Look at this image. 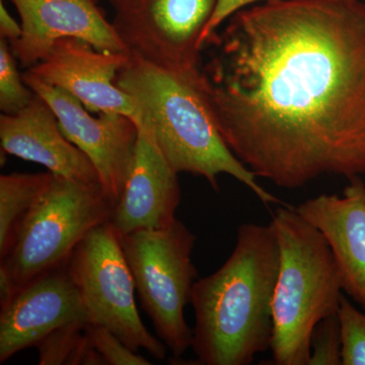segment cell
<instances>
[{
	"mask_svg": "<svg viewBox=\"0 0 365 365\" xmlns=\"http://www.w3.org/2000/svg\"><path fill=\"white\" fill-rule=\"evenodd\" d=\"M21 19V36L11 45L21 66L44 60L58 41H85L101 51L128 53L98 0H9Z\"/></svg>",
	"mask_w": 365,
	"mask_h": 365,
	"instance_id": "cell-12",
	"label": "cell"
},
{
	"mask_svg": "<svg viewBox=\"0 0 365 365\" xmlns=\"http://www.w3.org/2000/svg\"><path fill=\"white\" fill-rule=\"evenodd\" d=\"M52 173L0 176V259L13 246L21 223L51 184Z\"/></svg>",
	"mask_w": 365,
	"mask_h": 365,
	"instance_id": "cell-16",
	"label": "cell"
},
{
	"mask_svg": "<svg viewBox=\"0 0 365 365\" xmlns=\"http://www.w3.org/2000/svg\"><path fill=\"white\" fill-rule=\"evenodd\" d=\"M279 260L271 225L247 222L222 267L196 281L190 304L197 364L249 365L270 349Z\"/></svg>",
	"mask_w": 365,
	"mask_h": 365,
	"instance_id": "cell-2",
	"label": "cell"
},
{
	"mask_svg": "<svg viewBox=\"0 0 365 365\" xmlns=\"http://www.w3.org/2000/svg\"><path fill=\"white\" fill-rule=\"evenodd\" d=\"M309 365H342V334L338 313L322 319L314 326Z\"/></svg>",
	"mask_w": 365,
	"mask_h": 365,
	"instance_id": "cell-20",
	"label": "cell"
},
{
	"mask_svg": "<svg viewBox=\"0 0 365 365\" xmlns=\"http://www.w3.org/2000/svg\"><path fill=\"white\" fill-rule=\"evenodd\" d=\"M26 85L50 106L64 135L88 158L97 170L101 186L112 205L116 206L138 139V125L131 118L117 113L90 111L71 93L23 74Z\"/></svg>",
	"mask_w": 365,
	"mask_h": 365,
	"instance_id": "cell-9",
	"label": "cell"
},
{
	"mask_svg": "<svg viewBox=\"0 0 365 365\" xmlns=\"http://www.w3.org/2000/svg\"><path fill=\"white\" fill-rule=\"evenodd\" d=\"M16 60L9 43L0 39V110L6 115L25 109L35 97L19 72Z\"/></svg>",
	"mask_w": 365,
	"mask_h": 365,
	"instance_id": "cell-18",
	"label": "cell"
},
{
	"mask_svg": "<svg viewBox=\"0 0 365 365\" xmlns=\"http://www.w3.org/2000/svg\"><path fill=\"white\" fill-rule=\"evenodd\" d=\"M138 129L123 192L109 220L119 237L168 227L177 220L181 202L178 173L163 157L150 132L143 126Z\"/></svg>",
	"mask_w": 365,
	"mask_h": 365,
	"instance_id": "cell-13",
	"label": "cell"
},
{
	"mask_svg": "<svg viewBox=\"0 0 365 365\" xmlns=\"http://www.w3.org/2000/svg\"><path fill=\"white\" fill-rule=\"evenodd\" d=\"M120 242L144 312L173 357L181 359L193 341L185 309L198 280L192 261L196 235L175 220L168 227L122 235Z\"/></svg>",
	"mask_w": 365,
	"mask_h": 365,
	"instance_id": "cell-6",
	"label": "cell"
},
{
	"mask_svg": "<svg viewBox=\"0 0 365 365\" xmlns=\"http://www.w3.org/2000/svg\"><path fill=\"white\" fill-rule=\"evenodd\" d=\"M73 323H90V317L66 263L31 281L1 307L0 364Z\"/></svg>",
	"mask_w": 365,
	"mask_h": 365,
	"instance_id": "cell-11",
	"label": "cell"
},
{
	"mask_svg": "<svg viewBox=\"0 0 365 365\" xmlns=\"http://www.w3.org/2000/svg\"><path fill=\"white\" fill-rule=\"evenodd\" d=\"M338 318L342 334V365H365V313L343 295Z\"/></svg>",
	"mask_w": 365,
	"mask_h": 365,
	"instance_id": "cell-19",
	"label": "cell"
},
{
	"mask_svg": "<svg viewBox=\"0 0 365 365\" xmlns=\"http://www.w3.org/2000/svg\"><path fill=\"white\" fill-rule=\"evenodd\" d=\"M112 25L131 56L200 76L201 37L217 0H109Z\"/></svg>",
	"mask_w": 365,
	"mask_h": 365,
	"instance_id": "cell-8",
	"label": "cell"
},
{
	"mask_svg": "<svg viewBox=\"0 0 365 365\" xmlns=\"http://www.w3.org/2000/svg\"><path fill=\"white\" fill-rule=\"evenodd\" d=\"M332 250L343 292L365 309V184L349 179L342 196L322 195L295 207Z\"/></svg>",
	"mask_w": 365,
	"mask_h": 365,
	"instance_id": "cell-14",
	"label": "cell"
},
{
	"mask_svg": "<svg viewBox=\"0 0 365 365\" xmlns=\"http://www.w3.org/2000/svg\"><path fill=\"white\" fill-rule=\"evenodd\" d=\"M66 267L90 323L105 327L133 351L143 349L155 359H165L167 346L148 330L139 316L135 284L111 223L93 228L72 252Z\"/></svg>",
	"mask_w": 365,
	"mask_h": 365,
	"instance_id": "cell-7",
	"label": "cell"
},
{
	"mask_svg": "<svg viewBox=\"0 0 365 365\" xmlns=\"http://www.w3.org/2000/svg\"><path fill=\"white\" fill-rule=\"evenodd\" d=\"M202 52L220 134L257 177L294 190L365 175V0L246 7Z\"/></svg>",
	"mask_w": 365,
	"mask_h": 365,
	"instance_id": "cell-1",
	"label": "cell"
},
{
	"mask_svg": "<svg viewBox=\"0 0 365 365\" xmlns=\"http://www.w3.org/2000/svg\"><path fill=\"white\" fill-rule=\"evenodd\" d=\"M270 225L280 254L272 304L274 364L309 365L314 326L339 311V270L325 237L297 209L276 208Z\"/></svg>",
	"mask_w": 365,
	"mask_h": 365,
	"instance_id": "cell-4",
	"label": "cell"
},
{
	"mask_svg": "<svg viewBox=\"0 0 365 365\" xmlns=\"http://www.w3.org/2000/svg\"><path fill=\"white\" fill-rule=\"evenodd\" d=\"M1 150L39 163L55 176L101 185L85 153L64 135L50 106L36 95L25 109L0 117Z\"/></svg>",
	"mask_w": 365,
	"mask_h": 365,
	"instance_id": "cell-15",
	"label": "cell"
},
{
	"mask_svg": "<svg viewBox=\"0 0 365 365\" xmlns=\"http://www.w3.org/2000/svg\"><path fill=\"white\" fill-rule=\"evenodd\" d=\"M129 59V53L101 51L85 41L67 38L26 72L71 93L91 113H117L139 125L143 116L138 103L116 83Z\"/></svg>",
	"mask_w": 365,
	"mask_h": 365,
	"instance_id": "cell-10",
	"label": "cell"
},
{
	"mask_svg": "<svg viewBox=\"0 0 365 365\" xmlns=\"http://www.w3.org/2000/svg\"><path fill=\"white\" fill-rule=\"evenodd\" d=\"M113 209L101 185L54 175L0 262V307L31 281L64 265L93 228L109 222Z\"/></svg>",
	"mask_w": 365,
	"mask_h": 365,
	"instance_id": "cell-5",
	"label": "cell"
},
{
	"mask_svg": "<svg viewBox=\"0 0 365 365\" xmlns=\"http://www.w3.org/2000/svg\"><path fill=\"white\" fill-rule=\"evenodd\" d=\"M275 1V0H217L215 11L212 16L209 20L207 26L201 37V46L202 48L209 38L213 35L220 28L225 21H227L230 16H234L235 13L246 9L251 4L256 2H269Z\"/></svg>",
	"mask_w": 365,
	"mask_h": 365,
	"instance_id": "cell-22",
	"label": "cell"
},
{
	"mask_svg": "<svg viewBox=\"0 0 365 365\" xmlns=\"http://www.w3.org/2000/svg\"><path fill=\"white\" fill-rule=\"evenodd\" d=\"M86 323H73L53 331L38 343L40 365H106L86 334Z\"/></svg>",
	"mask_w": 365,
	"mask_h": 365,
	"instance_id": "cell-17",
	"label": "cell"
},
{
	"mask_svg": "<svg viewBox=\"0 0 365 365\" xmlns=\"http://www.w3.org/2000/svg\"><path fill=\"white\" fill-rule=\"evenodd\" d=\"M119 88L135 98L141 123L150 132L163 157L178 174L203 177L220 191L218 177H234L265 204H280L256 175L239 160L220 134L201 86L200 76L160 68L131 56L118 74Z\"/></svg>",
	"mask_w": 365,
	"mask_h": 365,
	"instance_id": "cell-3",
	"label": "cell"
},
{
	"mask_svg": "<svg viewBox=\"0 0 365 365\" xmlns=\"http://www.w3.org/2000/svg\"><path fill=\"white\" fill-rule=\"evenodd\" d=\"M23 32L21 24L14 20V16L4 6V0H0V38L13 44L20 39Z\"/></svg>",
	"mask_w": 365,
	"mask_h": 365,
	"instance_id": "cell-23",
	"label": "cell"
},
{
	"mask_svg": "<svg viewBox=\"0 0 365 365\" xmlns=\"http://www.w3.org/2000/svg\"><path fill=\"white\" fill-rule=\"evenodd\" d=\"M85 331L91 345L105 360L106 365L151 364L150 360L138 352L133 351L105 327L88 323Z\"/></svg>",
	"mask_w": 365,
	"mask_h": 365,
	"instance_id": "cell-21",
	"label": "cell"
}]
</instances>
